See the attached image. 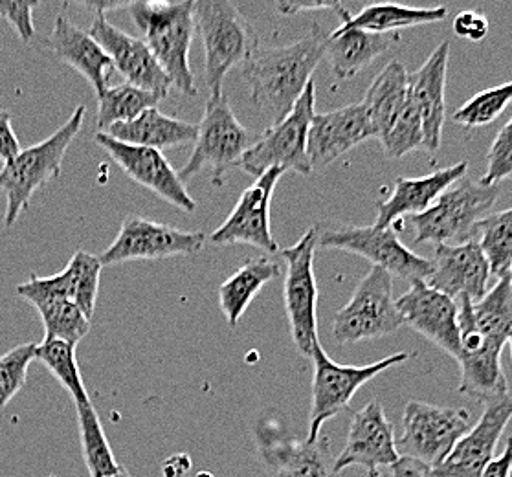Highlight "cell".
<instances>
[{"label":"cell","mask_w":512,"mask_h":477,"mask_svg":"<svg viewBox=\"0 0 512 477\" xmlns=\"http://www.w3.org/2000/svg\"><path fill=\"white\" fill-rule=\"evenodd\" d=\"M401 459L393 428L379 402H369L353 415L344 450L334 459V472L340 474L349 466L362 465L371 470L393 466Z\"/></svg>","instance_id":"cell-21"},{"label":"cell","mask_w":512,"mask_h":477,"mask_svg":"<svg viewBox=\"0 0 512 477\" xmlns=\"http://www.w3.org/2000/svg\"><path fill=\"white\" fill-rule=\"evenodd\" d=\"M46 43L63 63L76 68L81 76L87 78L96 90V98L107 90L114 65L89 32L81 30L65 15H57L54 30Z\"/></svg>","instance_id":"cell-26"},{"label":"cell","mask_w":512,"mask_h":477,"mask_svg":"<svg viewBox=\"0 0 512 477\" xmlns=\"http://www.w3.org/2000/svg\"><path fill=\"white\" fill-rule=\"evenodd\" d=\"M401 43V35L371 34L357 28H336L327 35L325 56L338 81L355 78L391 46Z\"/></svg>","instance_id":"cell-27"},{"label":"cell","mask_w":512,"mask_h":477,"mask_svg":"<svg viewBox=\"0 0 512 477\" xmlns=\"http://www.w3.org/2000/svg\"><path fill=\"white\" fill-rule=\"evenodd\" d=\"M193 19L206 52V85L212 96L223 94L226 74L237 65H243L256 52L259 39L245 15L228 0L195 2Z\"/></svg>","instance_id":"cell-5"},{"label":"cell","mask_w":512,"mask_h":477,"mask_svg":"<svg viewBox=\"0 0 512 477\" xmlns=\"http://www.w3.org/2000/svg\"><path fill=\"white\" fill-rule=\"evenodd\" d=\"M448 17V8H410L399 4H371L358 15L340 24V28H357L371 34H393L401 28L441 23Z\"/></svg>","instance_id":"cell-31"},{"label":"cell","mask_w":512,"mask_h":477,"mask_svg":"<svg viewBox=\"0 0 512 477\" xmlns=\"http://www.w3.org/2000/svg\"><path fill=\"white\" fill-rule=\"evenodd\" d=\"M393 477H437L432 466L424 465L417 459L401 455V459L391 466Z\"/></svg>","instance_id":"cell-47"},{"label":"cell","mask_w":512,"mask_h":477,"mask_svg":"<svg viewBox=\"0 0 512 477\" xmlns=\"http://www.w3.org/2000/svg\"><path fill=\"white\" fill-rule=\"evenodd\" d=\"M369 477H382V476H380L379 470H371V472H369Z\"/></svg>","instance_id":"cell-50"},{"label":"cell","mask_w":512,"mask_h":477,"mask_svg":"<svg viewBox=\"0 0 512 477\" xmlns=\"http://www.w3.org/2000/svg\"><path fill=\"white\" fill-rule=\"evenodd\" d=\"M512 419V399L490 402L485 406L478 424L470 428L454 450L439 466H435L437 477H481L485 468L494 461L496 446Z\"/></svg>","instance_id":"cell-18"},{"label":"cell","mask_w":512,"mask_h":477,"mask_svg":"<svg viewBox=\"0 0 512 477\" xmlns=\"http://www.w3.org/2000/svg\"><path fill=\"white\" fill-rule=\"evenodd\" d=\"M468 162L445 167L421 178L399 177L393 184L388 200L377 204L375 228H391L401 217H412L428 210L439 195L454 186L461 178L467 177Z\"/></svg>","instance_id":"cell-25"},{"label":"cell","mask_w":512,"mask_h":477,"mask_svg":"<svg viewBox=\"0 0 512 477\" xmlns=\"http://www.w3.org/2000/svg\"><path fill=\"white\" fill-rule=\"evenodd\" d=\"M468 430L467 410L410 400L402 417V437L395 443L399 454L435 468L445 461Z\"/></svg>","instance_id":"cell-12"},{"label":"cell","mask_w":512,"mask_h":477,"mask_svg":"<svg viewBox=\"0 0 512 477\" xmlns=\"http://www.w3.org/2000/svg\"><path fill=\"white\" fill-rule=\"evenodd\" d=\"M316 105V83L312 79L300 100L281 122L270 125L265 133L256 138V142L246 151L239 169L248 175L259 178L268 169L294 171L303 177L312 173L307 156V138L314 118Z\"/></svg>","instance_id":"cell-6"},{"label":"cell","mask_w":512,"mask_h":477,"mask_svg":"<svg viewBox=\"0 0 512 477\" xmlns=\"http://www.w3.org/2000/svg\"><path fill=\"white\" fill-rule=\"evenodd\" d=\"M256 142L252 133L237 120L226 94H215L206 101L195 149L188 164L179 171L184 184L202 171H212L213 184H223L224 173L239 166L241 158Z\"/></svg>","instance_id":"cell-7"},{"label":"cell","mask_w":512,"mask_h":477,"mask_svg":"<svg viewBox=\"0 0 512 477\" xmlns=\"http://www.w3.org/2000/svg\"><path fill=\"white\" fill-rule=\"evenodd\" d=\"M318 248V226L303 233L300 241L281 252L287 263L283 298L290 323L292 340L298 353L311 358L318 340L316 309H318V285L314 276V256Z\"/></svg>","instance_id":"cell-10"},{"label":"cell","mask_w":512,"mask_h":477,"mask_svg":"<svg viewBox=\"0 0 512 477\" xmlns=\"http://www.w3.org/2000/svg\"><path fill=\"white\" fill-rule=\"evenodd\" d=\"M450 43L435 48L423 67L410 74V100L423 123L424 151L434 156L443 140L446 120V79H448Z\"/></svg>","instance_id":"cell-22"},{"label":"cell","mask_w":512,"mask_h":477,"mask_svg":"<svg viewBox=\"0 0 512 477\" xmlns=\"http://www.w3.org/2000/svg\"><path fill=\"white\" fill-rule=\"evenodd\" d=\"M164 94L122 83L98 96V133H105L112 125L133 122L142 112L156 109L164 100Z\"/></svg>","instance_id":"cell-33"},{"label":"cell","mask_w":512,"mask_h":477,"mask_svg":"<svg viewBox=\"0 0 512 477\" xmlns=\"http://www.w3.org/2000/svg\"><path fill=\"white\" fill-rule=\"evenodd\" d=\"M41 2H0V17L15 28L24 43L35 37L34 12Z\"/></svg>","instance_id":"cell-43"},{"label":"cell","mask_w":512,"mask_h":477,"mask_svg":"<svg viewBox=\"0 0 512 477\" xmlns=\"http://www.w3.org/2000/svg\"><path fill=\"white\" fill-rule=\"evenodd\" d=\"M512 103V81L498 85L494 89L483 90L472 100L463 103L452 116L454 122L467 127L478 129L496 122L505 109Z\"/></svg>","instance_id":"cell-39"},{"label":"cell","mask_w":512,"mask_h":477,"mask_svg":"<svg viewBox=\"0 0 512 477\" xmlns=\"http://www.w3.org/2000/svg\"><path fill=\"white\" fill-rule=\"evenodd\" d=\"M107 477H131V474L129 472H125V470H120V472H116V474H112V476Z\"/></svg>","instance_id":"cell-49"},{"label":"cell","mask_w":512,"mask_h":477,"mask_svg":"<svg viewBox=\"0 0 512 477\" xmlns=\"http://www.w3.org/2000/svg\"><path fill=\"white\" fill-rule=\"evenodd\" d=\"M35 349L37 342H30L17 345L0 356V408H4L26 384L28 367L35 360Z\"/></svg>","instance_id":"cell-41"},{"label":"cell","mask_w":512,"mask_h":477,"mask_svg":"<svg viewBox=\"0 0 512 477\" xmlns=\"http://www.w3.org/2000/svg\"><path fill=\"white\" fill-rule=\"evenodd\" d=\"M318 246L362 256L371 261L373 267L384 268L391 276L404 279L410 285L426 283L432 274V261L413 254L408 246L402 245L393 228L349 226L342 230H322L318 226Z\"/></svg>","instance_id":"cell-11"},{"label":"cell","mask_w":512,"mask_h":477,"mask_svg":"<svg viewBox=\"0 0 512 477\" xmlns=\"http://www.w3.org/2000/svg\"><path fill=\"white\" fill-rule=\"evenodd\" d=\"M276 477H338L334 472L333 455L325 437L316 443L290 446L278 459Z\"/></svg>","instance_id":"cell-38"},{"label":"cell","mask_w":512,"mask_h":477,"mask_svg":"<svg viewBox=\"0 0 512 477\" xmlns=\"http://www.w3.org/2000/svg\"><path fill=\"white\" fill-rule=\"evenodd\" d=\"M206 245V233L184 232L164 222L144 217H127L120 232L100 256L101 265H120L125 261H153L167 257L191 256Z\"/></svg>","instance_id":"cell-13"},{"label":"cell","mask_w":512,"mask_h":477,"mask_svg":"<svg viewBox=\"0 0 512 477\" xmlns=\"http://www.w3.org/2000/svg\"><path fill=\"white\" fill-rule=\"evenodd\" d=\"M490 278L489 261L474 239L463 245L435 246L432 274L426 283L459 305L461 301L481 300Z\"/></svg>","instance_id":"cell-16"},{"label":"cell","mask_w":512,"mask_h":477,"mask_svg":"<svg viewBox=\"0 0 512 477\" xmlns=\"http://www.w3.org/2000/svg\"><path fill=\"white\" fill-rule=\"evenodd\" d=\"M402 322L426 340L443 349L456 360L461 351L459 342V305L445 294L428 287V283L410 285L397 300Z\"/></svg>","instance_id":"cell-19"},{"label":"cell","mask_w":512,"mask_h":477,"mask_svg":"<svg viewBox=\"0 0 512 477\" xmlns=\"http://www.w3.org/2000/svg\"><path fill=\"white\" fill-rule=\"evenodd\" d=\"M368 138L375 136L362 101L336 111L314 114L307 138V156L312 171L331 166Z\"/></svg>","instance_id":"cell-20"},{"label":"cell","mask_w":512,"mask_h":477,"mask_svg":"<svg viewBox=\"0 0 512 477\" xmlns=\"http://www.w3.org/2000/svg\"><path fill=\"white\" fill-rule=\"evenodd\" d=\"M281 276V265L272 259H250L217 290L219 305L230 327H237L248 305L272 279Z\"/></svg>","instance_id":"cell-30"},{"label":"cell","mask_w":512,"mask_h":477,"mask_svg":"<svg viewBox=\"0 0 512 477\" xmlns=\"http://www.w3.org/2000/svg\"><path fill=\"white\" fill-rule=\"evenodd\" d=\"M505 178H512V118L501 127L490 145L487 171L479 182L485 186H498Z\"/></svg>","instance_id":"cell-42"},{"label":"cell","mask_w":512,"mask_h":477,"mask_svg":"<svg viewBox=\"0 0 512 477\" xmlns=\"http://www.w3.org/2000/svg\"><path fill=\"white\" fill-rule=\"evenodd\" d=\"M375 138H382L391 125L401 118L410 103V74L401 61H391L371 81L362 100Z\"/></svg>","instance_id":"cell-29"},{"label":"cell","mask_w":512,"mask_h":477,"mask_svg":"<svg viewBox=\"0 0 512 477\" xmlns=\"http://www.w3.org/2000/svg\"><path fill=\"white\" fill-rule=\"evenodd\" d=\"M21 142L13 131L12 112L0 111V160L6 162L21 151Z\"/></svg>","instance_id":"cell-46"},{"label":"cell","mask_w":512,"mask_h":477,"mask_svg":"<svg viewBox=\"0 0 512 477\" xmlns=\"http://www.w3.org/2000/svg\"><path fill=\"white\" fill-rule=\"evenodd\" d=\"M501 186H485L461 178L443 191L428 210L408 217L415 232V245H463L474 241L478 224L500 199Z\"/></svg>","instance_id":"cell-4"},{"label":"cell","mask_w":512,"mask_h":477,"mask_svg":"<svg viewBox=\"0 0 512 477\" xmlns=\"http://www.w3.org/2000/svg\"><path fill=\"white\" fill-rule=\"evenodd\" d=\"M402 325L390 272L371 267L351 300L334 314L333 336L338 344H358L397 333Z\"/></svg>","instance_id":"cell-9"},{"label":"cell","mask_w":512,"mask_h":477,"mask_svg":"<svg viewBox=\"0 0 512 477\" xmlns=\"http://www.w3.org/2000/svg\"><path fill=\"white\" fill-rule=\"evenodd\" d=\"M505 345L470 333L461 338V351L456 358L461 369L459 393L481 404L509 397L507 380L501 369V353Z\"/></svg>","instance_id":"cell-23"},{"label":"cell","mask_w":512,"mask_h":477,"mask_svg":"<svg viewBox=\"0 0 512 477\" xmlns=\"http://www.w3.org/2000/svg\"><path fill=\"white\" fill-rule=\"evenodd\" d=\"M509 347H511V356H512V336H511V340H509Z\"/></svg>","instance_id":"cell-52"},{"label":"cell","mask_w":512,"mask_h":477,"mask_svg":"<svg viewBox=\"0 0 512 477\" xmlns=\"http://www.w3.org/2000/svg\"><path fill=\"white\" fill-rule=\"evenodd\" d=\"M96 144L111 156L112 162L122 167L127 177L133 178L140 186L153 191L160 199L186 213L197 210V202L188 193L186 184L180 180L179 171H175L167 162L162 151L123 144L105 133L96 134Z\"/></svg>","instance_id":"cell-15"},{"label":"cell","mask_w":512,"mask_h":477,"mask_svg":"<svg viewBox=\"0 0 512 477\" xmlns=\"http://www.w3.org/2000/svg\"><path fill=\"white\" fill-rule=\"evenodd\" d=\"M278 12L283 15H298L301 12H320V10H336L342 23L351 19V13L347 12L346 6L340 2H279L276 4Z\"/></svg>","instance_id":"cell-45"},{"label":"cell","mask_w":512,"mask_h":477,"mask_svg":"<svg viewBox=\"0 0 512 477\" xmlns=\"http://www.w3.org/2000/svg\"><path fill=\"white\" fill-rule=\"evenodd\" d=\"M507 276H509V281H511V287H512V265H511V270H509V274H507Z\"/></svg>","instance_id":"cell-51"},{"label":"cell","mask_w":512,"mask_h":477,"mask_svg":"<svg viewBox=\"0 0 512 477\" xmlns=\"http://www.w3.org/2000/svg\"><path fill=\"white\" fill-rule=\"evenodd\" d=\"M78 345L59 342V340H43L35 349V360L45 364L46 369L57 378V382L67 389L68 395L74 399L76 406L89 404V393L79 373Z\"/></svg>","instance_id":"cell-36"},{"label":"cell","mask_w":512,"mask_h":477,"mask_svg":"<svg viewBox=\"0 0 512 477\" xmlns=\"http://www.w3.org/2000/svg\"><path fill=\"white\" fill-rule=\"evenodd\" d=\"M478 245L489 261L490 274L503 278L512 265V208L489 213L478 224Z\"/></svg>","instance_id":"cell-35"},{"label":"cell","mask_w":512,"mask_h":477,"mask_svg":"<svg viewBox=\"0 0 512 477\" xmlns=\"http://www.w3.org/2000/svg\"><path fill=\"white\" fill-rule=\"evenodd\" d=\"M472 316L478 333L501 345L512 336V287L509 276L496 281L481 300L472 303Z\"/></svg>","instance_id":"cell-34"},{"label":"cell","mask_w":512,"mask_h":477,"mask_svg":"<svg viewBox=\"0 0 512 477\" xmlns=\"http://www.w3.org/2000/svg\"><path fill=\"white\" fill-rule=\"evenodd\" d=\"M101 268L103 265L100 257L78 250L70 259L67 268L56 276L39 278L32 274L28 281L21 283L15 290L21 298L30 294H46L74 301L81 312L92 320L100 292Z\"/></svg>","instance_id":"cell-24"},{"label":"cell","mask_w":512,"mask_h":477,"mask_svg":"<svg viewBox=\"0 0 512 477\" xmlns=\"http://www.w3.org/2000/svg\"><path fill=\"white\" fill-rule=\"evenodd\" d=\"M105 134L123 144L162 151L169 147L195 144L199 125L167 116L158 109H149L142 112L133 122L112 125Z\"/></svg>","instance_id":"cell-28"},{"label":"cell","mask_w":512,"mask_h":477,"mask_svg":"<svg viewBox=\"0 0 512 477\" xmlns=\"http://www.w3.org/2000/svg\"><path fill=\"white\" fill-rule=\"evenodd\" d=\"M454 34L472 43H481L489 35V19L481 12L467 10L457 13L454 23Z\"/></svg>","instance_id":"cell-44"},{"label":"cell","mask_w":512,"mask_h":477,"mask_svg":"<svg viewBox=\"0 0 512 477\" xmlns=\"http://www.w3.org/2000/svg\"><path fill=\"white\" fill-rule=\"evenodd\" d=\"M408 353L386 356L369 366H342L331 360L320 342L312 349V406L309 435L305 443H316L320 439L322 426L329 419L340 415L351 404L358 389L368 384L371 378L384 373L386 369L408 362Z\"/></svg>","instance_id":"cell-8"},{"label":"cell","mask_w":512,"mask_h":477,"mask_svg":"<svg viewBox=\"0 0 512 477\" xmlns=\"http://www.w3.org/2000/svg\"><path fill=\"white\" fill-rule=\"evenodd\" d=\"M327 35L320 24L290 45L257 48L241 65V78L250 89L257 109L274 123L281 122L311 83L314 70L325 57Z\"/></svg>","instance_id":"cell-1"},{"label":"cell","mask_w":512,"mask_h":477,"mask_svg":"<svg viewBox=\"0 0 512 477\" xmlns=\"http://www.w3.org/2000/svg\"><path fill=\"white\" fill-rule=\"evenodd\" d=\"M89 34L111 57L114 70H118L127 83L167 96L171 81L145 45L144 39L123 34L122 30L107 21V13L103 12L94 13Z\"/></svg>","instance_id":"cell-17"},{"label":"cell","mask_w":512,"mask_h":477,"mask_svg":"<svg viewBox=\"0 0 512 477\" xmlns=\"http://www.w3.org/2000/svg\"><path fill=\"white\" fill-rule=\"evenodd\" d=\"M195 2H129L136 28L145 45L166 72L171 87L195 96L197 85L190 65V48L195 35Z\"/></svg>","instance_id":"cell-2"},{"label":"cell","mask_w":512,"mask_h":477,"mask_svg":"<svg viewBox=\"0 0 512 477\" xmlns=\"http://www.w3.org/2000/svg\"><path fill=\"white\" fill-rule=\"evenodd\" d=\"M85 114V105H79L56 133L48 136L41 144L24 147L0 167V189L6 193V228L17 222L19 215L28 208L37 189L43 188L48 180L61 175L68 147L81 131Z\"/></svg>","instance_id":"cell-3"},{"label":"cell","mask_w":512,"mask_h":477,"mask_svg":"<svg viewBox=\"0 0 512 477\" xmlns=\"http://www.w3.org/2000/svg\"><path fill=\"white\" fill-rule=\"evenodd\" d=\"M23 300L32 303L39 312L45 323V340L78 345L89 334L90 320L74 301L46 294H30Z\"/></svg>","instance_id":"cell-32"},{"label":"cell","mask_w":512,"mask_h":477,"mask_svg":"<svg viewBox=\"0 0 512 477\" xmlns=\"http://www.w3.org/2000/svg\"><path fill=\"white\" fill-rule=\"evenodd\" d=\"M380 144L384 147L386 155L393 160L410 155L412 151L424 149L423 123L413 107L412 100L402 112L401 118L380 138Z\"/></svg>","instance_id":"cell-40"},{"label":"cell","mask_w":512,"mask_h":477,"mask_svg":"<svg viewBox=\"0 0 512 477\" xmlns=\"http://www.w3.org/2000/svg\"><path fill=\"white\" fill-rule=\"evenodd\" d=\"M283 175V169L274 167L256 178V182L243 191L228 219L210 235V243L219 246L250 245L268 254H276L279 246L270 230V202Z\"/></svg>","instance_id":"cell-14"},{"label":"cell","mask_w":512,"mask_h":477,"mask_svg":"<svg viewBox=\"0 0 512 477\" xmlns=\"http://www.w3.org/2000/svg\"><path fill=\"white\" fill-rule=\"evenodd\" d=\"M512 472V437H509V443L505 446L503 454L500 457H496L492 463H490L483 476L481 477H511Z\"/></svg>","instance_id":"cell-48"},{"label":"cell","mask_w":512,"mask_h":477,"mask_svg":"<svg viewBox=\"0 0 512 477\" xmlns=\"http://www.w3.org/2000/svg\"><path fill=\"white\" fill-rule=\"evenodd\" d=\"M76 408H78L83 455L92 477H107L120 472L122 466L118 465L114 459L109 441L101 428L100 417L94 410L92 402Z\"/></svg>","instance_id":"cell-37"}]
</instances>
